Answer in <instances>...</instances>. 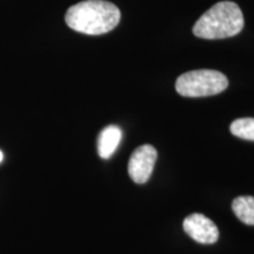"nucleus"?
I'll list each match as a JSON object with an SVG mask.
<instances>
[{"instance_id":"1","label":"nucleus","mask_w":254,"mask_h":254,"mask_svg":"<svg viewBox=\"0 0 254 254\" xmlns=\"http://www.w3.org/2000/svg\"><path fill=\"white\" fill-rule=\"evenodd\" d=\"M65 21L72 30L99 36L112 31L120 21V11L105 0H86L73 5L66 12Z\"/></svg>"},{"instance_id":"2","label":"nucleus","mask_w":254,"mask_h":254,"mask_svg":"<svg viewBox=\"0 0 254 254\" xmlns=\"http://www.w3.org/2000/svg\"><path fill=\"white\" fill-rule=\"evenodd\" d=\"M244 27V15L233 1H220L212 6L193 26L195 37L202 39H225L237 36Z\"/></svg>"},{"instance_id":"3","label":"nucleus","mask_w":254,"mask_h":254,"mask_svg":"<svg viewBox=\"0 0 254 254\" xmlns=\"http://www.w3.org/2000/svg\"><path fill=\"white\" fill-rule=\"evenodd\" d=\"M228 86L224 73L214 69H196L186 72L177 79L176 90L183 97L200 98L221 93Z\"/></svg>"},{"instance_id":"4","label":"nucleus","mask_w":254,"mask_h":254,"mask_svg":"<svg viewBox=\"0 0 254 254\" xmlns=\"http://www.w3.org/2000/svg\"><path fill=\"white\" fill-rule=\"evenodd\" d=\"M157 150L152 145H142L133 152L128 161V174L135 184L148 182L157 160Z\"/></svg>"},{"instance_id":"5","label":"nucleus","mask_w":254,"mask_h":254,"mask_svg":"<svg viewBox=\"0 0 254 254\" xmlns=\"http://www.w3.org/2000/svg\"><path fill=\"white\" fill-rule=\"evenodd\" d=\"M184 231L193 240L200 244H211L217 243L219 239V230L211 219L205 217L204 214L194 213L185 218L184 220Z\"/></svg>"},{"instance_id":"6","label":"nucleus","mask_w":254,"mask_h":254,"mask_svg":"<svg viewBox=\"0 0 254 254\" xmlns=\"http://www.w3.org/2000/svg\"><path fill=\"white\" fill-rule=\"evenodd\" d=\"M122 129L116 125L105 127L98 138V153L100 158L109 159L113 155L122 140Z\"/></svg>"},{"instance_id":"7","label":"nucleus","mask_w":254,"mask_h":254,"mask_svg":"<svg viewBox=\"0 0 254 254\" xmlns=\"http://www.w3.org/2000/svg\"><path fill=\"white\" fill-rule=\"evenodd\" d=\"M232 209L240 221L253 226L254 225V198L253 196H238L233 200Z\"/></svg>"},{"instance_id":"8","label":"nucleus","mask_w":254,"mask_h":254,"mask_svg":"<svg viewBox=\"0 0 254 254\" xmlns=\"http://www.w3.org/2000/svg\"><path fill=\"white\" fill-rule=\"evenodd\" d=\"M231 133L238 138L254 141V119L241 118L231 124Z\"/></svg>"},{"instance_id":"9","label":"nucleus","mask_w":254,"mask_h":254,"mask_svg":"<svg viewBox=\"0 0 254 254\" xmlns=\"http://www.w3.org/2000/svg\"><path fill=\"white\" fill-rule=\"evenodd\" d=\"M2 158H4V155H2V152L0 151V163H1V161H2Z\"/></svg>"}]
</instances>
